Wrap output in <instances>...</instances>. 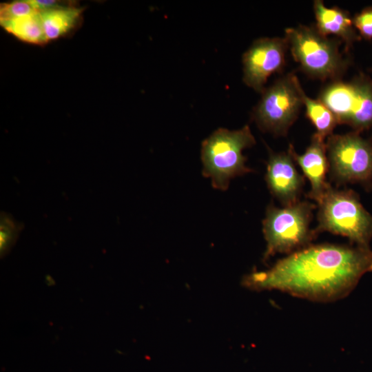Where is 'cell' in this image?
Masks as SVG:
<instances>
[{"label":"cell","instance_id":"obj_1","mask_svg":"<svg viewBox=\"0 0 372 372\" xmlns=\"http://www.w3.org/2000/svg\"><path fill=\"white\" fill-rule=\"evenodd\" d=\"M371 271L369 247L322 243L289 254L267 270L247 275L242 285L251 290H278L329 302L348 296L361 277Z\"/></svg>","mask_w":372,"mask_h":372},{"label":"cell","instance_id":"obj_2","mask_svg":"<svg viewBox=\"0 0 372 372\" xmlns=\"http://www.w3.org/2000/svg\"><path fill=\"white\" fill-rule=\"evenodd\" d=\"M255 144L247 125L236 130L217 129L201 144L203 175L210 178L214 188L227 190L232 178L252 172L242 151Z\"/></svg>","mask_w":372,"mask_h":372},{"label":"cell","instance_id":"obj_3","mask_svg":"<svg viewBox=\"0 0 372 372\" xmlns=\"http://www.w3.org/2000/svg\"><path fill=\"white\" fill-rule=\"evenodd\" d=\"M285 38L294 60L312 78L340 80L348 68L349 61L339 50L342 41L323 36L315 26L289 28Z\"/></svg>","mask_w":372,"mask_h":372},{"label":"cell","instance_id":"obj_4","mask_svg":"<svg viewBox=\"0 0 372 372\" xmlns=\"http://www.w3.org/2000/svg\"><path fill=\"white\" fill-rule=\"evenodd\" d=\"M316 234L329 231L347 237L356 246L369 247L372 239V214L351 189L330 186L318 202Z\"/></svg>","mask_w":372,"mask_h":372},{"label":"cell","instance_id":"obj_5","mask_svg":"<svg viewBox=\"0 0 372 372\" xmlns=\"http://www.w3.org/2000/svg\"><path fill=\"white\" fill-rule=\"evenodd\" d=\"M314 208L313 203L300 200L282 208L267 207L262 221L267 242L265 260L276 254L289 255L311 245L317 235L309 227Z\"/></svg>","mask_w":372,"mask_h":372},{"label":"cell","instance_id":"obj_6","mask_svg":"<svg viewBox=\"0 0 372 372\" xmlns=\"http://www.w3.org/2000/svg\"><path fill=\"white\" fill-rule=\"evenodd\" d=\"M252 113L259 129L274 136H285L303 106L304 92L298 77L289 73L265 87Z\"/></svg>","mask_w":372,"mask_h":372},{"label":"cell","instance_id":"obj_7","mask_svg":"<svg viewBox=\"0 0 372 372\" xmlns=\"http://www.w3.org/2000/svg\"><path fill=\"white\" fill-rule=\"evenodd\" d=\"M335 116L338 124L360 133L372 127V79L361 74L352 81H331L318 98Z\"/></svg>","mask_w":372,"mask_h":372},{"label":"cell","instance_id":"obj_8","mask_svg":"<svg viewBox=\"0 0 372 372\" xmlns=\"http://www.w3.org/2000/svg\"><path fill=\"white\" fill-rule=\"evenodd\" d=\"M329 170L338 183L372 181V143L359 132L331 134L326 141Z\"/></svg>","mask_w":372,"mask_h":372},{"label":"cell","instance_id":"obj_9","mask_svg":"<svg viewBox=\"0 0 372 372\" xmlns=\"http://www.w3.org/2000/svg\"><path fill=\"white\" fill-rule=\"evenodd\" d=\"M289 49L284 37H263L253 42L242 55L243 81L262 93L268 78L282 70Z\"/></svg>","mask_w":372,"mask_h":372},{"label":"cell","instance_id":"obj_10","mask_svg":"<svg viewBox=\"0 0 372 372\" xmlns=\"http://www.w3.org/2000/svg\"><path fill=\"white\" fill-rule=\"evenodd\" d=\"M289 153L269 152L265 180L271 194L284 206L299 201L304 178L298 172Z\"/></svg>","mask_w":372,"mask_h":372},{"label":"cell","instance_id":"obj_11","mask_svg":"<svg viewBox=\"0 0 372 372\" xmlns=\"http://www.w3.org/2000/svg\"><path fill=\"white\" fill-rule=\"evenodd\" d=\"M288 151L310 182L309 198L318 203L331 186L326 180L329 161L324 139L315 133L302 154H297L291 144Z\"/></svg>","mask_w":372,"mask_h":372},{"label":"cell","instance_id":"obj_12","mask_svg":"<svg viewBox=\"0 0 372 372\" xmlns=\"http://www.w3.org/2000/svg\"><path fill=\"white\" fill-rule=\"evenodd\" d=\"M313 11L316 20L315 28L323 36L335 35L350 48L354 42L360 39L349 13L338 7H327L322 1L313 2Z\"/></svg>","mask_w":372,"mask_h":372},{"label":"cell","instance_id":"obj_13","mask_svg":"<svg viewBox=\"0 0 372 372\" xmlns=\"http://www.w3.org/2000/svg\"><path fill=\"white\" fill-rule=\"evenodd\" d=\"M82 12L74 6H59L41 12L44 32L48 41L56 39L72 30Z\"/></svg>","mask_w":372,"mask_h":372},{"label":"cell","instance_id":"obj_14","mask_svg":"<svg viewBox=\"0 0 372 372\" xmlns=\"http://www.w3.org/2000/svg\"><path fill=\"white\" fill-rule=\"evenodd\" d=\"M19 39L33 44L48 42L39 12L13 19L1 25Z\"/></svg>","mask_w":372,"mask_h":372},{"label":"cell","instance_id":"obj_15","mask_svg":"<svg viewBox=\"0 0 372 372\" xmlns=\"http://www.w3.org/2000/svg\"><path fill=\"white\" fill-rule=\"evenodd\" d=\"M303 106L307 117L314 125L318 136L324 139L333 134L338 122L334 114L322 101L309 98L304 94Z\"/></svg>","mask_w":372,"mask_h":372},{"label":"cell","instance_id":"obj_16","mask_svg":"<svg viewBox=\"0 0 372 372\" xmlns=\"http://www.w3.org/2000/svg\"><path fill=\"white\" fill-rule=\"evenodd\" d=\"M34 12H38L32 8L28 0L1 3L0 7L1 25H2L13 19Z\"/></svg>","mask_w":372,"mask_h":372},{"label":"cell","instance_id":"obj_17","mask_svg":"<svg viewBox=\"0 0 372 372\" xmlns=\"http://www.w3.org/2000/svg\"><path fill=\"white\" fill-rule=\"evenodd\" d=\"M0 229L1 253L4 254L14 244L19 231V225L9 215L1 213Z\"/></svg>","mask_w":372,"mask_h":372},{"label":"cell","instance_id":"obj_18","mask_svg":"<svg viewBox=\"0 0 372 372\" xmlns=\"http://www.w3.org/2000/svg\"><path fill=\"white\" fill-rule=\"evenodd\" d=\"M353 23L360 36L367 40L372 39V6L356 14L353 18Z\"/></svg>","mask_w":372,"mask_h":372},{"label":"cell","instance_id":"obj_19","mask_svg":"<svg viewBox=\"0 0 372 372\" xmlns=\"http://www.w3.org/2000/svg\"><path fill=\"white\" fill-rule=\"evenodd\" d=\"M28 1L39 13L61 6V3L54 0H28Z\"/></svg>","mask_w":372,"mask_h":372}]
</instances>
